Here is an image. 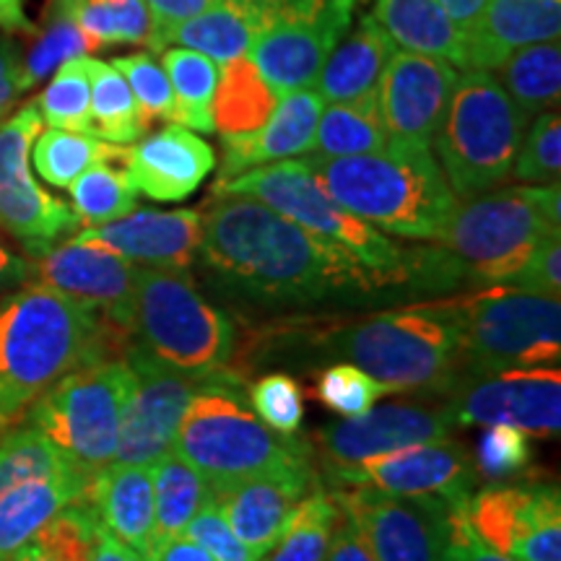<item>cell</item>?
<instances>
[{"instance_id":"obj_54","label":"cell","mask_w":561,"mask_h":561,"mask_svg":"<svg viewBox=\"0 0 561 561\" xmlns=\"http://www.w3.org/2000/svg\"><path fill=\"white\" fill-rule=\"evenodd\" d=\"M445 561H517L504 553L483 546L479 538L473 536V530L468 528L466 517L460 510H453L450 517V543H447Z\"/></svg>"},{"instance_id":"obj_42","label":"cell","mask_w":561,"mask_h":561,"mask_svg":"<svg viewBox=\"0 0 561 561\" xmlns=\"http://www.w3.org/2000/svg\"><path fill=\"white\" fill-rule=\"evenodd\" d=\"M73 201V214L83 227H102V224L121 219L138 208V191L133 187L128 172L112 167V161H100L89 167L66 187Z\"/></svg>"},{"instance_id":"obj_39","label":"cell","mask_w":561,"mask_h":561,"mask_svg":"<svg viewBox=\"0 0 561 561\" xmlns=\"http://www.w3.org/2000/svg\"><path fill=\"white\" fill-rule=\"evenodd\" d=\"M34 170L53 187H66L100 161H123V146L107 144L94 133L50 128L39 133L32 146Z\"/></svg>"},{"instance_id":"obj_20","label":"cell","mask_w":561,"mask_h":561,"mask_svg":"<svg viewBox=\"0 0 561 561\" xmlns=\"http://www.w3.org/2000/svg\"><path fill=\"white\" fill-rule=\"evenodd\" d=\"M455 83L458 70L450 62L405 50L392 53L377 87L388 144L432 149Z\"/></svg>"},{"instance_id":"obj_31","label":"cell","mask_w":561,"mask_h":561,"mask_svg":"<svg viewBox=\"0 0 561 561\" xmlns=\"http://www.w3.org/2000/svg\"><path fill=\"white\" fill-rule=\"evenodd\" d=\"M371 19L401 50L466 68V32L437 0H375Z\"/></svg>"},{"instance_id":"obj_52","label":"cell","mask_w":561,"mask_h":561,"mask_svg":"<svg viewBox=\"0 0 561 561\" xmlns=\"http://www.w3.org/2000/svg\"><path fill=\"white\" fill-rule=\"evenodd\" d=\"M512 289L561 297V231L546 237L510 280Z\"/></svg>"},{"instance_id":"obj_34","label":"cell","mask_w":561,"mask_h":561,"mask_svg":"<svg viewBox=\"0 0 561 561\" xmlns=\"http://www.w3.org/2000/svg\"><path fill=\"white\" fill-rule=\"evenodd\" d=\"M385 146L388 130L377 94H371L356 102H331L322 107L310 151L322 159H343L380 151Z\"/></svg>"},{"instance_id":"obj_44","label":"cell","mask_w":561,"mask_h":561,"mask_svg":"<svg viewBox=\"0 0 561 561\" xmlns=\"http://www.w3.org/2000/svg\"><path fill=\"white\" fill-rule=\"evenodd\" d=\"M388 385L367 375V371L354 367L348 362H339L325 367L314 380V398L339 413L343 419H354L367 413L382 396H390Z\"/></svg>"},{"instance_id":"obj_26","label":"cell","mask_w":561,"mask_h":561,"mask_svg":"<svg viewBox=\"0 0 561 561\" xmlns=\"http://www.w3.org/2000/svg\"><path fill=\"white\" fill-rule=\"evenodd\" d=\"M561 0H489L466 32V70H496L512 53L559 39Z\"/></svg>"},{"instance_id":"obj_7","label":"cell","mask_w":561,"mask_h":561,"mask_svg":"<svg viewBox=\"0 0 561 561\" xmlns=\"http://www.w3.org/2000/svg\"><path fill=\"white\" fill-rule=\"evenodd\" d=\"M528 125V117L486 70L458 76L432 140L453 193L468 201L504 185Z\"/></svg>"},{"instance_id":"obj_55","label":"cell","mask_w":561,"mask_h":561,"mask_svg":"<svg viewBox=\"0 0 561 561\" xmlns=\"http://www.w3.org/2000/svg\"><path fill=\"white\" fill-rule=\"evenodd\" d=\"M325 561H377L375 553H371V549L367 546V541H364L359 528H356V525L351 523L343 512L333 528Z\"/></svg>"},{"instance_id":"obj_40","label":"cell","mask_w":561,"mask_h":561,"mask_svg":"<svg viewBox=\"0 0 561 561\" xmlns=\"http://www.w3.org/2000/svg\"><path fill=\"white\" fill-rule=\"evenodd\" d=\"M339 517L341 507L333 491L318 481V486L299 502L289 525L261 561H325Z\"/></svg>"},{"instance_id":"obj_38","label":"cell","mask_w":561,"mask_h":561,"mask_svg":"<svg viewBox=\"0 0 561 561\" xmlns=\"http://www.w3.org/2000/svg\"><path fill=\"white\" fill-rule=\"evenodd\" d=\"M167 79H170L174 104H178V125L185 128L214 133V96L221 79V66L206 55L174 47L161 58Z\"/></svg>"},{"instance_id":"obj_15","label":"cell","mask_w":561,"mask_h":561,"mask_svg":"<svg viewBox=\"0 0 561 561\" xmlns=\"http://www.w3.org/2000/svg\"><path fill=\"white\" fill-rule=\"evenodd\" d=\"M377 561H445L453 510L434 496H392L367 486H331Z\"/></svg>"},{"instance_id":"obj_27","label":"cell","mask_w":561,"mask_h":561,"mask_svg":"<svg viewBox=\"0 0 561 561\" xmlns=\"http://www.w3.org/2000/svg\"><path fill=\"white\" fill-rule=\"evenodd\" d=\"M87 504L102 528L146 559L153 538L151 466L110 462L89 481Z\"/></svg>"},{"instance_id":"obj_21","label":"cell","mask_w":561,"mask_h":561,"mask_svg":"<svg viewBox=\"0 0 561 561\" xmlns=\"http://www.w3.org/2000/svg\"><path fill=\"white\" fill-rule=\"evenodd\" d=\"M453 426L445 401L385 403L377 409L371 405L362 416L322 426L314 432V445L325 458V468L356 466L375 455L447 437Z\"/></svg>"},{"instance_id":"obj_28","label":"cell","mask_w":561,"mask_h":561,"mask_svg":"<svg viewBox=\"0 0 561 561\" xmlns=\"http://www.w3.org/2000/svg\"><path fill=\"white\" fill-rule=\"evenodd\" d=\"M79 227L73 208L39 187L32 172L0 180V231L11 234L26 255L42 257Z\"/></svg>"},{"instance_id":"obj_33","label":"cell","mask_w":561,"mask_h":561,"mask_svg":"<svg viewBox=\"0 0 561 561\" xmlns=\"http://www.w3.org/2000/svg\"><path fill=\"white\" fill-rule=\"evenodd\" d=\"M278 96L257 73L248 55L221 66V79L214 96V128L221 136H242L263 128L276 110Z\"/></svg>"},{"instance_id":"obj_45","label":"cell","mask_w":561,"mask_h":561,"mask_svg":"<svg viewBox=\"0 0 561 561\" xmlns=\"http://www.w3.org/2000/svg\"><path fill=\"white\" fill-rule=\"evenodd\" d=\"M561 174V117L557 110L541 112L525 130L512 178L528 185H551Z\"/></svg>"},{"instance_id":"obj_29","label":"cell","mask_w":561,"mask_h":561,"mask_svg":"<svg viewBox=\"0 0 561 561\" xmlns=\"http://www.w3.org/2000/svg\"><path fill=\"white\" fill-rule=\"evenodd\" d=\"M276 0H221L214 9L182 21L167 37L180 47L206 55L219 66L248 55L252 39L271 24Z\"/></svg>"},{"instance_id":"obj_14","label":"cell","mask_w":561,"mask_h":561,"mask_svg":"<svg viewBox=\"0 0 561 561\" xmlns=\"http://www.w3.org/2000/svg\"><path fill=\"white\" fill-rule=\"evenodd\" d=\"M460 512L473 536L504 557L561 561V494L553 481H496L473 491Z\"/></svg>"},{"instance_id":"obj_47","label":"cell","mask_w":561,"mask_h":561,"mask_svg":"<svg viewBox=\"0 0 561 561\" xmlns=\"http://www.w3.org/2000/svg\"><path fill=\"white\" fill-rule=\"evenodd\" d=\"M248 403L255 416L273 432L297 434L305 421V390L286 371L257 377L248 390Z\"/></svg>"},{"instance_id":"obj_43","label":"cell","mask_w":561,"mask_h":561,"mask_svg":"<svg viewBox=\"0 0 561 561\" xmlns=\"http://www.w3.org/2000/svg\"><path fill=\"white\" fill-rule=\"evenodd\" d=\"M91 58L79 55L58 66L53 81L42 91L37 104L42 121L50 128L91 133Z\"/></svg>"},{"instance_id":"obj_35","label":"cell","mask_w":561,"mask_h":561,"mask_svg":"<svg viewBox=\"0 0 561 561\" xmlns=\"http://www.w3.org/2000/svg\"><path fill=\"white\" fill-rule=\"evenodd\" d=\"M502 89L525 117L557 110L561 96V45L559 39L520 47L496 68Z\"/></svg>"},{"instance_id":"obj_60","label":"cell","mask_w":561,"mask_h":561,"mask_svg":"<svg viewBox=\"0 0 561 561\" xmlns=\"http://www.w3.org/2000/svg\"><path fill=\"white\" fill-rule=\"evenodd\" d=\"M437 3L447 11V16H450L462 32H468L476 21H479L489 0H437Z\"/></svg>"},{"instance_id":"obj_53","label":"cell","mask_w":561,"mask_h":561,"mask_svg":"<svg viewBox=\"0 0 561 561\" xmlns=\"http://www.w3.org/2000/svg\"><path fill=\"white\" fill-rule=\"evenodd\" d=\"M151 16V50H164L167 37L182 21L198 16V13L214 9L221 0H144Z\"/></svg>"},{"instance_id":"obj_37","label":"cell","mask_w":561,"mask_h":561,"mask_svg":"<svg viewBox=\"0 0 561 561\" xmlns=\"http://www.w3.org/2000/svg\"><path fill=\"white\" fill-rule=\"evenodd\" d=\"M91 73V133L115 146L136 144L149 133L136 96L112 62H89Z\"/></svg>"},{"instance_id":"obj_9","label":"cell","mask_w":561,"mask_h":561,"mask_svg":"<svg viewBox=\"0 0 561 561\" xmlns=\"http://www.w3.org/2000/svg\"><path fill=\"white\" fill-rule=\"evenodd\" d=\"M133 343L164 367L206 377L229 364L237 325L195 289L187 271L136 265Z\"/></svg>"},{"instance_id":"obj_51","label":"cell","mask_w":561,"mask_h":561,"mask_svg":"<svg viewBox=\"0 0 561 561\" xmlns=\"http://www.w3.org/2000/svg\"><path fill=\"white\" fill-rule=\"evenodd\" d=\"M182 536L198 541L216 561H261L244 546L240 538L231 533V528L224 520L221 510L216 507V500H210L198 515L187 523Z\"/></svg>"},{"instance_id":"obj_23","label":"cell","mask_w":561,"mask_h":561,"mask_svg":"<svg viewBox=\"0 0 561 561\" xmlns=\"http://www.w3.org/2000/svg\"><path fill=\"white\" fill-rule=\"evenodd\" d=\"M73 240L102 244L146 268L191 271L201 248V208L130 210L102 227L79 231Z\"/></svg>"},{"instance_id":"obj_2","label":"cell","mask_w":561,"mask_h":561,"mask_svg":"<svg viewBox=\"0 0 561 561\" xmlns=\"http://www.w3.org/2000/svg\"><path fill=\"white\" fill-rule=\"evenodd\" d=\"M128 343L87 305L34 278L0 297V434L68 371Z\"/></svg>"},{"instance_id":"obj_61","label":"cell","mask_w":561,"mask_h":561,"mask_svg":"<svg viewBox=\"0 0 561 561\" xmlns=\"http://www.w3.org/2000/svg\"><path fill=\"white\" fill-rule=\"evenodd\" d=\"M0 32L32 34L34 24L26 16L24 0H0Z\"/></svg>"},{"instance_id":"obj_46","label":"cell","mask_w":561,"mask_h":561,"mask_svg":"<svg viewBox=\"0 0 561 561\" xmlns=\"http://www.w3.org/2000/svg\"><path fill=\"white\" fill-rule=\"evenodd\" d=\"M112 66L123 73V79L128 81V87L136 96L140 115H144L146 125L167 121L178 123V104H174V94L167 79L164 68L157 58L149 53H133L123 55V58L112 60Z\"/></svg>"},{"instance_id":"obj_16","label":"cell","mask_w":561,"mask_h":561,"mask_svg":"<svg viewBox=\"0 0 561 561\" xmlns=\"http://www.w3.org/2000/svg\"><path fill=\"white\" fill-rule=\"evenodd\" d=\"M325 471L331 486H367L392 496H434L450 510H460L479 483L471 453L447 437Z\"/></svg>"},{"instance_id":"obj_57","label":"cell","mask_w":561,"mask_h":561,"mask_svg":"<svg viewBox=\"0 0 561 561\" xmlns=\"http://www.w3.org/2000/svg\"><path fill=\"white\" fill-rule=\"evenodd\" d=\"M34 276V261L24 257L0 237V297L24 286Z\"/></svg>"},{"instance_id":"obj_41","label":"cell","mask_w":561,"mask_h":561,"mask_svg":"<svg viewBox=\"0 0 561 561\" xmlns=\"http://www.w3.org/2000/svg\"><path fill=\"white\" fill-rule=\"evenodd\" d=\"M100 520L87 502L70 504L47 520L5 561H91Z\"/></svg>"},{"instance_id":"obj_17","label":"cell","mask_w":561,"mask_h":561,"mask_svg":"<svg viewBox=\"0 0 561 561\" xmlns=\"http://www.w3.org/2000/svg\"><path fill=\"white\" fill-rule=\"evenodd\" d=\"M442 398L455 426L510 424L528 437H559L561 371L557 367L468 377L455 382Z\"/></svg>"},{"instance_id":"obj_30","label":"cell","mask_w":561,"mask_h":561,"mask_svg":"<svg viewBox=\"0 0 561 561\" xmlns=\"http://www.w3.org/2000/svg\"><path fill=\"white\" fill-rule=\"evenodd\" d=\"M392 53H396V45L382 26L371 16H362L356 30L328 55L314 81L322 102H356L377 94L382 70Z\"/></svg>"},{"instance_id":"obj_18","label":"cell","mask_w":561,"mask_h":561,"mask_svg":"<svg viewBox=\"0 0 561 561\" xmlns=\"http://www.w3.org/2000/svg\"><path fill=\"white\" fill-rule=\"evenodd\" d=\"M123 356L136 375V388H133L130 401L125 405L121 437H117V450L112 462L151 466L161 455L172 450L182 413L210 375L195 377L174 371L159 364L133 341L125 346Z\"/></svg>"},{"instance_id":"obj_22","label":"cell","mask_w":561,"mask_h":561,"mask_svg":"<svg viewBox=\"0 0 561 561\" xmlns=\"http://www.w3.org/2000/svg\"><path fill=\"white\" fill-rule=\"evenodd\" d=\"M314 486H318V473L312 462H305V466L227 483L214 489V500L231 533L261 559L273 549L299 502Z\"/></svg>"},{"instance_id":"obj_19","label":"cell","mask_w":561,"mask_h":561,"mask_svg":"<svg viewBox=\"0 0 561 561\" xmlns=\"http://www.w3.org/2000/svg\"><path fill=\"white\" fill-rule=\"evenodd\" d=\"M32 278L87 305L112 331L133 341L136 268L115 250L70 237L42 257H34Z\"/></svg>"},{"instance_id":"obj_10","label":"cell","mask_w":561,"mask_h":561,"mask_svg":"<svg viewBox=\"0 0 561 561\" xmlns=\"http://www.w3.org/2000/svg\"><path fill=\"white\" fill-rule=\"evenodd\" d=\"M136 375L125 356H104L68 371L30 405L26 421L79 471L94 479L115 460L121 421Z\"/></svg>"},{"instance_id":"obj_1","label":"cell","mask_w":561,"mask_h":561,"mask_svg":"<svg viewBox=\"0 0 561 561\" xmlns=\"http://www.w3.org/2000/svg\"><path fill=\"white\" fill-rule=\"evenodd\" d=\"M198 257L224 299L252 307H312L388 289L348 252L248 195L210 191Z\"/></svg>"},{"instance_id":"obj_50","label":"cell","mask_w":561,"mask_h":561,"mask_svg":"<svg viewBox=\"0 0 561 561\" xmlns=\"http://www.w3.org/2000/svg\"><path fill=\"white\" fill-rule=\"evenodd\" d=\"M42 121L37 104L30 102L13 112L11 117L0 121V180L19 178V174L32 172L30 157L32 146L42 133Z\"/></svg>"},{"instance_id":"obj_49","label":"cell","mask_w":561,"mask_h":561,"mask_svg":"<svg viewBox=\"0 0 561 561\" xmlns=\"http://www.w3.org/2000/svg\"><path fill=\"white\" fill-rule=\"evenodd\" d=\"M533 462V445L528 434L510 424H491L476 445V473L479 479L504 481L523 473Z\"/></svg>"},{"instance_id":"obj_25","label":"cell","mask_w":561,"mask_h":561,"mask_svg":"<svg viewBox=\"0 0 561 561\" xmlns=\"http://www.w3.org/2000/svg\"><path fill=\"white\" fill-rule=\"evenodd\" d=\"M322 107L325 102L318 91H291V94L280 96L263 128L242 133V136H224L221 172L216 182L310 151Z\"/></svg>"},{"instance_id":"obj_6","label":"cell","mask_w":561,"mask_h":561,"mask_svg":"<svg viewBox=\"0 0 561 561\" xmlns=\"http://www.w3.org/2000/svg\"><path fill=\"white\" fill-rule=\"evenodd\" d=\"M553 231H561L559 182L468 198L434 242L458 265L462 284L491 289L510 284Z\"/></svg>"},{"instance_id":"obj_11","label":"cell","mask_w":561,"mask_h":561,"mask_svg":"<svg viewBox=\"0 0 561 561\" xmlns=\"http://www.w3.org/2000/svg\"><path fill=\"white\" fill-rule=\"evenodd\" d=\"M462 371L486 377L507 369L557 367L561 362V299L500 289L460 299Z\"/></svg>"},{"instance_id":"obj_36","label":"cell","mask_w":561,"mask_h":561,"mask_svg":"<svg viewBox=\"0 0 561 561\" xmlns=\"http://www.w3.org/2000/svg\"><path fill=\"white\" fill-rule=\"evenodd\" d=\"M73 19L89 50L115 45H149L151 16L144 0H55Z\"/></svg>"},{"instance_id":"obj_5","label":"cell","mask_w":561,"mask_h":561,"mask_svg":"<svg viewBox=\"0 0 561 561\" xmlns=\"http://www.w3.org/2000/svg\"><path fill=\"white\" fill-rule=\"evenodd\" d=\"M172 447L214 489L312 462L310 442L265 426L244 398L240 375L227 367L191 398Z\"/></svg>"},{"instance_id":"obj_4","label":"cell","mask_w":561,"mask_h":561,"mask_svg":"<svg viewBox=\"0 0 561 561\" xmlns=\"http://www.w3.org/2000/svg\"><path fill=\"white\" fill-rule=\"evenodd\" d=\"M325 351L392 392L445 396L462 371L460 299L421 301L346 322L325 335Z\"/></svg>"},{"instance_id":"obj_8","label":"cell","mask_w":561,"mask_h":561,"mask_svg":"<svg viewBox=\"0 0 561 561\" xmlns=\"http://www.w3.org/2000/svg\"><path fill=\"white\" fill-rule=\"evenodd\" d=\"M214 191L248 195L276 214L299 224L322 242H331L385 280V286L409 284L411 250H403L380 229L362 221L322 191L307 159H280L255 167L237 178L216 182Z\"/></svg>"},{"instance_id":"obj_12","label":"cell","mask_w":561,"mask_h":561,"mask_svg":"<svg viewBox=\"0 0 561 561\" xmlns=\"http://www.w3.org/2000/svg\"><path fill=\"white\" fill-rule=\"evenodd\" d=\"M89 481L32 424L0 434V561L60 510L87 502Z\"/></svg>"},{"instance_id":"obj_3","label":"cell","mask_w":561,"mask_h":561,"mask_svg":"<svg viewBox=\"0 0 561 561\" xmlns=\"http://www.w3.org/2000/svg\"><path fill=\"white\" fill-rule=\"evenodd\" d=\"M305 159L335 203L403 240L434 242L460 206L432 149L388 144L359 157Z\"/></svg>"},{"instance_id":"obj_59","label":"cell","mask_w":561,"mask_h":561,"mask_svg":"<svg viewBox=\"0 0 561 561\" xmlns=\"http://www.w3.org/2000/svg\"><path fill=\"white\" fill-rule=\"evenodd\" d=\"M91 561H146L144 553L130 549L128 543H123L121 538L112 536L107 528H96V543L94 553H91Z\"/></svg>"},{"instance_id":"obj_32","label":"cell","mask_w":561,"mask_h":561,"mask_svg":"<svg viewBox=\"0 0 561 561\" xmlns=\"http://www.w3.org/2000/svg\"><path fill=\"white\" fill-rule=\"evenodd\" d=\"M153 481V538L146 561L161 543L182 536L206 504L214 500V486L178 453H164L151 462Z\"/></svg>"},{"instance_id":"obj_24","label":"cell","mask_w":561,"mask_h":561,"mask_svg":"<svg viewBox=\"0 0 561 561\" xmlns=\"http://www.w3.org/2000/svg\"><path fill=\"white\" fill-rule=\"evenodd\" d=\"M123 170L138 193L159 203L185 201L214 172L216 153L206 140L170 123L123 149Z\"/></svg>"},{"instance_id":"obj_13","label":"cell","mask_w":561,"mask_h":561,"mask_svg":"<svg viewBox=\"0 0 561 561\" xmlns=\"http://www.w3.org/2000/svg\"><path fill=\"white\" fill-rule=\"evenodd\" d=\"M356 0H276L271 24L252 39L248 58L273 94L312 89L328 55L348 34Z\"/></svg>"},{"instance_id":"obj_58","label":"cell","mask_w":561,"mask_h":561,"mask_svg":"<svg viewBox=\"0 0 561 561\" xmlns=\"http://www.w3.org/2000/svg\"><path fill=\"white\" fill-rule=\"evenodd\" d=\"M149 561H216V559L210 557L198 541H193V538L174 536L167 543H161L159 549L151 553Z\"/></svg>"},{"instance_id":"obj_48","label":"cell","mask_w":561,"mask_h":561,"mask_svg":"<svg viewBox=\"0 0 561 561\" xmlns=\"http://www.w3.org/2000/svg\"><path fill=\"white\" fill-rule=\"evenodd\" d=\"M87 39L79 32V26L73 24V19L66 11L55 5V19L47 24V30L42 32L37 45L32 47V53L26 55V60L21 62V81H24V91L32 89L34 83L58 70V66L87 55Z\"/></svg>"},{"instance_id":"obj_56","label":"cell","mask_w":561,"mask_h":561,"mask_svg":"<svg viewBox=\"0 0 561 561\" xmlns=\"http://www.w3.org/2000/svg\"><path fill=\"white\" fill-rule=\"evenodd\" d=\"M21 53L13 42L0 37V121L9 115L13 102L24 94V81H21Z\"/></svg>"}]
</instances>
